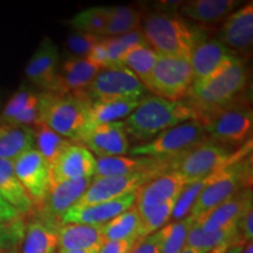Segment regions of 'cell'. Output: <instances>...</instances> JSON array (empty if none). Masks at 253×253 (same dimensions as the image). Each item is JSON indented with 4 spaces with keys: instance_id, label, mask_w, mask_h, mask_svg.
Returning <instances> with one entry per match:
<instances>
[{
    "instance_id": "f6af8a7d",
    "label": "cell",
    "mask_w": 253,
    "mask_h": 253,
    "mask_svg": "<svg viewBox=\"0 0 253 253\" xmlns=\"http://www.w3.org/2000/svg\"><path fill=\"white\" fill-rule=\"evenodd\" d=\"M136 240H107L97 253H128Z\"/></svg>"
},
{
    "instance_id": "ba28073f",
    "label": "cell",
    "mask_w": 253,
    "mask_h": 253,
    "mask_svg": "<svg viewBox=\"0 0 253 253\" xmlns=\"http://www.w3.org/2000/svg\"><path fill=\"white\" fill-rule=\"evenodd\" d=\"M250 150H252V140L237 150L208 140L170 164L169 171H176L186 183H192L219 171Z\"/></svg>"
},
{
    "instance_id": "83f0119b",
    "label": "cell",
    "mask_w": 253,
    "mask_h": 253,
    "mask_svg": "<svg viewBox=\"0 0 253 253\" xmlns=\"http://www.w3.org/2000/svg\"><path fill=\"white\" fill-rule=\"evenodd\" d=\"M0 197L15 209L21 217H26L34 209L24 186L14 172L12 161L0 158Z\"/></svg>"
},
{
    "instance_id": "74e56055",
    "label": "cell",
    "mask_w": 253,
    "mask_h": 253,
    "mask_svg": "<svg viewBox=\"0 0 253 253\" xmlns=\"http://www.w3.org/2000/svg\"><path fill=\"white\" fill-rule=\"evenodd\" d=\"M107 24L106 7H89L79 12L71 19L69 25L74 31L84 32L102 38Z\"/></svg>"
},
{
    "instance_id": "4fadbf2b",
    "label": "cell",
    "mask_w": 253,
    "mask_h": 253,
    "mask_svg": "<svg viewBox=\"0 0 253 253\" xmlns=\"http://www.w3.org/2000/svg\"><path fill=\"white\" fill-rule=\"evenodd\" d=\"M14 172L34 208L40 205L52 185V173L47 161L37 149L28 150L13 161Z\"/></svg>"
},
{
    "instance_id": "7c38bea8",
    "label": "cell",
    "mask_w": 253,
    "mask_h": 253,
    "mask_svg": "<svg viewBox=\"0 0 253 253\" xmlns=\"http://www.w3.org/2000/svg\"><path fill=\"white\" fill-rule=\"evenodd\" d=\"M91 182L93 177H87V178L63 181L52 184L42 203L34 208L31 213L36 214L37 217L59 229L61 226L63 214L73 205L77 204Z\"/></svg>"
},
{
    "instance_id": "f546056e",
    "label": "cell",
    "mask_w": 253,
    "mask_h": 253,
    "mask_svg": "<svg viewBox=\"0 0 253 253\" xmlns=\"http://www.w3.org/2000/svg\"><path fill=\"white\" fill-rule=\"evenodd\" d=\"M224 244H242L239 242L238 232H237V224L221 227L212 232H203L194 223L188 233V238H186V246L194 248L199 253H209L213 249Z\"/></svg>"
},
{
    "instance_id": "7a4b0ae2",
    "label": "cell",
    "mask_w": 253,
    "mask_h": 253,
    "mask_svg": "<svg viewBox=\"0 0 253 253\" xmlns=\"http://www.w3.org/2000/svg\"><path fill=\"white\" fill-rule=\"evenodd\" d=\"M141 31L148 45L158 54L175 58L189 59L195 46L207 38L203 28L164 11L142 17Z\"/></svg>"
},
{
    "instance_id": "60d3db41",
    "label": "cell",
    "mask_w": 253,
    "mask_h": 253,
    "mask_svg": "<svg viewBox=\"0 0 253 253\" xmlns=\"http://www.w3.org/2000/svg\"><path fill=\"white\" fill-rule=\"evenodd\" d=\"M24 218L9 223H0V251L14 252L24 237Z\"/></svg>"
},
{
    "instance_id": "5b68a950",
    "label": "cell",
    "mask_w": 253,
    "mask_h": 253,
    "mask_svg": "<svg viewBox=\"0 0 253 253\" xmlns=\"http://www.w3.org/2000/svg\"><path fill=\"white\" fill-rule=\"evenodd\" d=\"M90 101L84 95L39 93L40 123L56 134L79 143L84 135Z\"/></svg>"
},
{
    "instance_id": "603a6c76",
    "label": "cell",
    "mask_w": 253,
    "mask_h": 253,
    "mask_svg": "<svg viewBox=\"0 0 253 253\" xmlns=\"http://www.w3.org/2000/svg\"><path fill=\"white\" fill-rule=\"evenodd\" d=\"M239 4L237 0H191L181 2L178 15L184 20L194 21L196 26L205 30V27L223 24Z\"/></svg>"
},
{
    "instance_id": "8d00e7d4",
    "label": "cell",
    "mask_w": 253,
    "mask_h": 253,
    "mask_svg": "<svg viewBox=\"0 0 253 253\" xmlns=\"http://www.w3.org/2000/svg\"><path fill=\"white\" fill-rule=\"evenodd\" d=\"M102 42L106 47L108 67H113V66H122V58L131 47L144 43L147 41L144 39L142 31L137 30L125 36L102 38Z\"/></svg>"
},
{
    "instance_id": "e575fe53",
    "label": "cell",
    "mask_w": 253,
    "mask_h": 253,
    "mask_svg": "<svg viewBox=\"0 0 253 253\" xmlns=\"http://www.w3.org/2000/svg\"><path fill=\"white\" fill-rule=\"evenodd\" d=\"M195 218L189 214L181 220L172 221L158 230L160 233V253H181L186 245V238Z\"/></svg>"
},
{
    "instance_id": "ab89813d",
    "label": "cell",
    "mask_w": 253,
    "mask_h": 253,
    "mask_svg": "<svg viewBox=\"0 0 253 253\" xmlns=\"http://www.w3.org/2000/svg\"><path fill=\"white\" fill-rule=\"evenodd\" d=\"M38 97H39V93H36L27 87H20L5 104V108L0 116V121L12 123L19 114L24 112L30 104L38 101Z\"/></svg>"
},
{
    "instance_id": "8992f818",
    "label": "cell",
    "mask_w": 253,
    "mask_h": 253,
    "mask_svg": "<svg viewBox=\"0 0 253 253\" xmlns=\"http://www.w3.org/2000/svg\"><path fill=\"white\" fill-rule=\"evenodd\" d=\"M252 150H250L219 171L212 173L190 214L198 219L237 192L252 188Z\"/></svg>"
},
{
    "instance_id": "5bb4252c",
    "label": "cell",
    "mask_w": 253,
    "mask_h": 253,
    "mask_svg": "<svg viewBox=\"0 0 253 253\" xmlns=\"http://www.w3.org/2000/svg\"><path fill=\"white\" fill-rule=\"evenodd\" d=\"M216 39L236 56L248 60L253 45V5L233 11L223 21Z\"/></svg>"
},
{
    "instance_id": "cb8c5ba5",
    "label": "cell",
    "mask_w": 253,
    "mask_h": 253,
    "mask_svg": "<svg viewBox=\"0 0 253 253\" xmlns=\"http://www.w3.org/2000/svg\"><path fill=\"white\" fill-rule=\"evenodd\" d=\"M168 163L143 156H115L96 158L93 178L129 176L148 171H169Z\"/></svg>"
},
{
    "instance_id": "30bf717a",
    "label": "cell",
    "mask_w": 253,
    "mask_h": 253,
    "mask_svg": "<svg viewBox=\"0 0 253 253\" xmlns=\"http://www.w3.org/2000/svg\"><path fill=\"white\" fill-rule=\"evenodd\" d=\"M148 90L132 73L123 66L101 68L84 91L90 102L95 101H142Z\"/></svg>"
},
{
    "instance_id": "9a60e30c",
    "label": "cell",
    "mask_w": 253,
    "mask_h": 253,
    "mask_svg": "<svg viewBox=\"0 0 253 253\" xmlns=\"http://www.w3.org/2000/svg\"><path fill=\"white\" fill-rule=\"evenodd\" d=\"M235 58L236 55L216 38L201 40L189 58L194 73V82H202L214 77L227 67Z\"/></svg>"
},
{
    "instance_id": "2e32d148",
    "label": "cell",
    "mask_w": 253,
    "mask_h": 253,
    "mask_svg": "<svg viewBox=\"0 0 253 253\" xmlns=\"http://www.w3.org/2000/svg\"><path fill=\"white\" fill-rule=\"evenodd\" d=\"M93 155L100 157L126 156L129 153V137L123 121L101 125L88 131L79 141Z\"/></svg>"
},
{
    "instance_id": "484cf974",
    "label": "cell",
    "mask_w": 253,
    "mask_h": 253,
    "mask_svg": "<svg viewBox=\"0 0 253 253\" xmlns=\"http://www.w3.org/2000/svg\"><path fill=\"white\" fill-rule=\"evenodd\" d=\"M103 225L66 224L58 230V250H97L106 240Z\"/></svg>"
},
{
    "instance_id": "ffe728a7",
    "label": "cell",
    "mask_w": 253,
    "mask_h": 253,
    "mask_svg": "<svg viewBox=\"0 0 253 253\" xmlns=\"http://www.w3.org/2000/svg\"><path fill=\"white\" fill-rule=\"evenodd\" d=\"M136 192L125 195L113 201L103 202L90 207L73 209L63 214L61 219V225L66 224H87V225H104L118 217L119 214L130 209L135 205Z\"/></svg>"
},
{
    "instance_id": "ac0fdd59",
    "label": "cell",
    "mask_w": 253,
    "mask_h": 253,
    "mask_svg": "<svg viewBox=\"0 0 253 253\" xmlns=\"http://www.w3.org/2000/svg\"><path fill=\"white\" fill-rule=\"evenodd\" d=\"M60 68V53L52 39L45 37L28 60L25 74L34 86L49 91Z\"/></svg>"
},
{
    "instance_id": "277c9868",
    "label": "cell",
    "mask_w": 253,
    "mask_h": 253,
    "mask_svg": "<svg viewBox=\"0 0 253 253\" xmlns=\"http://www.w3.org/2000/svg\"><path fill=\"white\" fill-rule=\"evenodd\" d=\"M249 84L246 60L236 56L227 67L214 77L202 82H194L184 100L196 115L225 106L243 96Z\"/></svg>"
},
{
    "instance_id": "e0dca14e",
    "label": "cell",
    "mask_w": 253,
    "mask_h": 253,
    "mask_svg": "<svg viewBox=\"0 0 253 253\" xmlns=\"http://www.w3.org/2000/svg\"><path fill=\"white\" fill-rule=\"evenodd\" d=\"M100 66L86 58H71L60 65L50 93L60 95L84 94L100 72Z\"/></svg>"
},
{
    "instance_id": "b9f144b4",
    "label": "cell",
    "mask_w": 253,
    "mask_h": 253,
    "mask_svg": "<svg viewBox=\"0 0 253 253\" xmlns=\"http://www.w3.org/2000/svg\"><path fill=\"white\" fill-rule=\"evenodd\" d=\"M100 39V37L74 31L67 37L66 46L68 52L73 55L72 58H87L91 48L99 42Z\"/></svg>"
},
{
    "instance_id": "836d02e7",
    "label": "cell",
    "mask_w": 253,
    "mask_h": 253,
    "mask_svg": "<svg viewBox=\"0 0 253 253\" xmlns=\"http://www.w3.org/2000/svg\"><path fill=\"white\" fill-rule=\"evenodd\" d=\"M33 129L34 137H36V149L45 158L49 167L55 163L60 155L67 149L69 145L74 143V142L56 134L55 131H53L52 129H49L42 123L33 126Z\"/></svg>"
},
{
    "instance_id": "f35d334b",
    "label": "cell",
    "mask_w": 253,
    "mask_h": 253,
    "mask_svg": "<svg viewBox=\"0 0 253 253\" xmlns=\"http://www.w3.org/2000/svg\"><path fill=\"white\" fill-rule=\"evenodd\" d=\"M210 179V176L207 178L199 179V181L188 183L182 190V192L177 197L175 205H173V210L171 214V219L173 221L181 220L186 216H189L191 212L192 208L197 201L198 196L203 191V189L207 186Z\"/></svg>"
},
{
    "instance_id": "681fc988",
    "label": "cell",
    "mask_w": 253,
    "mask_h": 253,
    "mask_svg": "<svg viewBox=\"0 0 253 253\" xmlns=\"http://www.w3.org/2000/svg\"><path fill=\"white\" fill-rule=\"evenodd\" d=\"M230 246H232V245H230V244H224V245H220V246H218V248L213 249L212 251H210L209 253H226L227 249H229Z\"/></svg>"
},
{
    "instance_id": "db71d44e",
    "label": "cell",
    "mask_w": 253,
    "mask_h": 253,
    "mask_svg": "<svg viewBox=\"0 0 253 253\" xmlns=\"http://www.w3.org/2000/svg\"><path fill=\"white\" fill-rule=\"evenodd\" d=\"M0 253H14V252H6V251H0Z\"/></svg>"
},
{
    "instance_id": "52a82bcc",
    "label": "cell",
    "mask_w": 253,
    "mask_h": 253,
    "mask_svg": "<svg viewBox=\"0 0 253 253\" xmlns=\"http://www.w3.org/2000/svg\"><path fill=\"white\" fill-rule=\"evenodd\" d=\"M205 141L208 136L203 126L191 120L167 129L148 143L136 145L129 150V155L150 157L170 166Z\"/></svg>"
},
{
    "instance_id": "f5cc1de1",
    "label": "cell",
    "mask_w": 253,
    "mask_h": 253,
    "mask_svg": "<svg viewBox=\"0 0 253 253\" xmlns=\"http://www.w3.org/2000/svg\"><path fill=\"white\" fill-rule=\"evenodd\" d=\"M181 253H199V252L197 251V250H195L194 248H190V246L185 245V248L182 250Z\"/></svg>"
},
{
    "instance_id": "9c48e42d",
    "label": "cell",
    "mask_w": 253,
    "mask_h": 253,
    "mask_svg": "<svg viewBox=\"0 0 253 253\" xmlns=\"http://www.w3.org/2000/svg\"><path fill=\"white\" fill-rule=\"evenodd\" d=\"M194 84V73L188 58L158 54L156 65L145 86L156 96L171 101L186 99Z\"/></svg>"
},
{
    "instance_id": "8fae6325",
    "label": "cell",
    "mask_w": 253,
    "mask_h": 253,
    "mask_svg": "<svg viewBox=\"0 0 253 253\" xmlns=\"http://www.w3.org/2000/svg\"><path fill=\"white\" fill-rule=\"evenodd\" d=\"M164 172L167 171H148L129 176L93 178V182L88 186L82 197L72 208L80 209L90 207V205L113 201L125 195L136 192L145 183Z\"/></svg>"
},
{
    "instance_id": "ee69618b",
    "label": "cell",
    "mask_w": 253,
    "mask_h": 253,
    "mask_svg": "<svg viewBox=\"0 0 253 253\" xmlns=\"http://www.w3.org/2000/svg\"><path fill=\"white\" fill-rule=\"evenodd\" d=\"M237 232H238L239 242L242 244H248V243L252 242L253 237V209L251 208L250 210L243 214L237 221Z\"/></svg>"
},
{
    "instance_id": "7bdbcfd3",
    "label": "cell",
    "mask_w": 253,
    "mask_h": 253,
    "mask_svg": "<svg viewBox=\"0 0 253 253\" xmlns=\"http://www.w3.org/2000/svg\"><path fill=\"white\" fill-rule=\"evenodd\" d=\"M128 253H160V233L155 232L144 238L136 239Z\"/></svg>"
},
{
    "instance_id": "6da1fadb",
    "label": "cell",
    "mask_w": 253,
    "mask_h": 253,
    "mask_svg": "<svg viewBox=\"0 0 253 253\" xmlns=\"http://www.w3.org/2000/svg\"><path fill=\"white\" fill-rule=\"evenodd\" d=\"M197 120L195 110L183 101H171L151 95L145 96L130 115L123 121L128 137L144 144L167 129Z\"/></svg>"
},
{
    "instance_id": "d590c367",
    "label": "cell",
    "mask_w": 253,
    "mask_h": 253,
    "mask_svg": "<svg viewBox=\"0 0 253 253\" xmlns=\"http://www.w3.org/2000/svg\"><path fill=\"white\" fill-rule=\"evenodd\" d=\"M175 202L176 201L167 202V203L156 205V207L137 210L138 216H140L138 238H144V237L153 235L162 229L163 226H166L168 221L171 219Z\"/></svg>"
},
{
    "instance_id": "7402d4cb",
    "label": "cell",
    "mask_w": 253,
    "mask_h": 253,
    "mask_svg": "<svg viewBox=\"0 0 253 253\" xmlns=\"http://www.w3.org/2000/svg\"><path fill=\"white\" fill-rule=\"evenodd\" d=\"M252 208V188H246L226 199L210 212L199 217L195 224L203 232H212L221 227L237 224L239 218Z\"/></svg>"
},
{
    "instance_id": "f1b7e54d",
    "label": "cell",
    "mask_w": 253,
    "mask_h": 253,
    "mask_svg": "<svg viewBox=\"0 0 253 253\" xmlns=\"http://www.w3.org/2000/svg\"><path fill=\"white\" fill-rule=\"evenodd\" d=\"M141 101H126V100H113V101H95L90 103L88 112L87 126L84 135L91 129L96 128L101 125L118 122L122 119H126L136 109ZM82 136V137H84Z\"/></svg>"
},
{
    "instance_id": "3957f363",
    "label": "cell",
    "mask_w": 253,
    "mask_h": 253,
    "mask_svg": "<svg viewBox=\"0 0 253 253\" xmlns=\"http://www.w3.org/2000/svg\"><path fill=\"white\" fill-rule=\"evenodd\" d=\"M203 126L208 140L237 150L251 141L253 112L246 94L225 106L201 113L197 120Z\"/></svg>"
},
{
    "instance_id": "d6a6232c",
    "label": "cell",
    "mask_w": 253,
    "mask_h": 253,
    "mask_svg": "<svg viewBox=\"0 0 253 253\" xmlns=\"http://www.w3.org/2000/svg\"><path fill=\"white\" fill-rule=\"evenodd\" d=\"M140 231V216L136 207L113 218L102 226L104 240H136Z\"/></svg>"
},
{
    "instance_id": "4dcf8cb0",
    "label": "cell",
    "mask_w": 253,
    "mask_h": 253,
    "mask_svg": "<svg viewBox=\"0 0 253 253\" xmlns=\"http://www.w3.org/2000/svg\"><path fill=\"white\" fill-rule=\"evenodd\" d=\"M107 24L102 38L125 36L141 30V12L130 6H109L106 7Z\"/></svg>"
},
{
    "instance_id": "f907efd6",
    "label": "cell",
    "mask_w": 253,
    "mask_h": 253,
    "mask_svg": "<svg viewBox=\"0 0 253 253\" xmlns=\"http://www.w3.org/2000/svg\"><path fill=\"white\" fill-rule=\"evenodd\" d=\"M245 245H246V244H245ZM245 245L238 244V245H232V246H230V248L227 249L226 253H240V251H242V249L244 248Z\"/></svg>"
},
{
    "instance_id": "c3c4849f",
    "label": "cell",
    "mask_w": 253,
    "mask_h": 253,
    "mask_svg": "<svg viewBox=\"0 0 253 253\" xmlns=\"http://www.w3.org/2000/svg\"><path fill=\"white\" fill-rule=\"evenodd\" d=\"M97 250H58L56 253H97Z\"/></svg>"
},
{
    "instance_id": "44dd1931",
    "label": "cell",
    "mask_w": 253,
    "mask_h": 253,
    "mask_svg": "<svg viewBox=\"0 0 253 253\" xmlns=\"http://www.w3.org/2000/svg\"><path fill=\"white\" fill-rule=\"evenodd\" d=\"M186 184L185 179L176 171L164 172L136 191L135 207L137 210H142L176 201Z\"/></svg>"
},
{
    "instance_id": "7dc6e473",
    "label": "cell",
    "mask_w": 253,
    "mask_h": 253,
    "mask_svg": "<svg viewBox=\"0 0 253 253\" xmlns=\"http://www.w3.org/2000/svg\"><path fill=\"white\" fill-rule=\"evenodd\" d=\"M20 218L24 217H21L15 209L0 197V223H9V221H14Z\"/></svg>"
},
{
    "instance_id": "1f68e13d",
    "label": "cell",
    "mask_w": 253,
    "mask_h": 253,
    "mask_svg": "<svg viewBox=\"0 0 253 253\" xmlns=\"http://www.w3.org/2000/svg\"><path fill=\"white\" fill-rule=\"evenodd\" d=\"M158 53L147 42L131 47L122 58L121 65L129 69L145 87L156 65ZM147 89V88H145Z\"/></svg>"
},
{
    "instance_id": "bcb514c9",
    "label": "cell",
    "mask_w": 253,
    "mask_h": 253,
    "mask_svg": "<svg viewBox=\"0 0 253 253\" xmlns=\"http://www.w3.org/2000/svg\"><path fill=\"white\" fill-rule=\"evenodd\" d=\"M95 65L100 66L101 68H106L108 67V59H107V52H106V47H104L103 42H102V38H101L99 42L95 45L91 50L89 52V54L87 55V58Z\"/></svg>"
},
{
    "instance_id": "d6986e66",
    "label": "cell",
    "mask_w": 253,
    "mask_h": 253,
    "mask_svg": "<svg viewBox=\"0 0 253 253\" xmlns=\"http://www.w3.org/2000/svg\"><path fill=\"white\" fill-rule=\"evenodd\" d=\"M96 158L87 148L72 143L50 167L52 184L94 177Z\"/></svg>"
},
{
    "instance_id": "816d5d0a",
    "label": "cell",
    "mask_w": 253,
    "mask_h": 253,
    "mask_svg": "<svg viewBox=\"0 0 253 253\" xmlns=\"http://www.w3.org/2000/svg\"><path fill=\"white\" fill-rule=\"evenodd\" d=\"M240 253H253V245H252V242H250L246 244L244 248L242 249V251Z\"/></svg>"
},
{
    "instance_id": "4316f807",
    "label": "cell",
    "mask_w": 253,
    "mask_h": 253,
    "mask_svg": "<svg viewBox=\"0 0 253 253\" xmlns=\"http://www.w3.org/2000/svg\"><path fill=\"white\" fill-rule=\"evenodd\" d=\"M36 149L32 126L0 121V158L13 162L28 150Z\"/></svg>"
},
{
    "instance_id": "d4e9b609",
    "label": "cell",
    "mask_w": 253,
    "mask_h": 253,
    "mask_svg": "<svg viewBox=\"0 0 253 253\" xmlns=\"http://www.w3.org/2000/svg\"><path fill=\"white\" fill-rule=\"evenodd\" d=\"M24 220L21 253H55L58 249L59 229L33 213L24 217Z\"/></svg>"
}]
</instances>
